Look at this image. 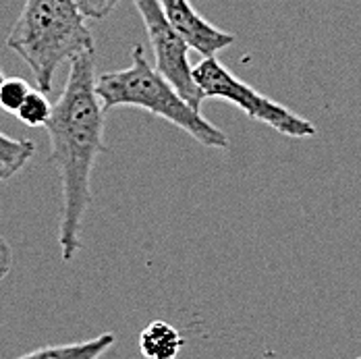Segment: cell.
Returning <instances> with one entry per match:
<instances>
[{
	"mask_svg": "<svg viewBox=\"0 0 361 359\" xmlns=\"http://www.w3.org/2000/svg\"><path fill=\"white\" fill-rule=\"evenodd\" d=\"M50 114H52V104L46 98V92L42 90H30V94L15 112V116L27 127H44Z\"/></svg>",
	"mask_w": 361,
	"mask_h": 359,
	"instance_id": "obj_10",
	"label": "cell"
},
{
	"mask_svg": "<svg viewBox=\"0 0 361 359\" xmlns=\"http://www.w3.org/2000/svg\"><path fill=\"white\" fill-rule=\"evenodd\" d=\"M137 345L144 358L173 359L183 349V336L175 326L162 320H154L140 332Z\"/></svg>",
	"mask_w": 361,
	"mask_h": 359,
	"instance_id": "obj_7",
	"label": "cell"
},
{
	"mask_svg": "<svg viewBox=\"0 0 361 359\" xmlns=\"http://www.w3.org/2000/svg\"><path fill=\"white\" fill-rule=\"evenodd\" d=\"M36 154V144L32 140H13L0 133V183L17 175Z\"/></svg>",
	"mask_w": 361,
	"mask_h": 359,
	"instance_id": "obj_9",
	"label": "cell"
},
{
	"mask_svg": "<svg viewBox=\"0 0 361 359\" xmlns=\"http://www.w3.org/2000/svg\"><path fill=\"white\" fill-rule=\"evenodd\" d=\"M133 4L137 6L140 15L144 19L145 32H147L152 50H154L156 69L177 87V92L191 107L200 110L202 102H204V94L200 92V87L193 79V69H191L189 56H187V52H189L187 42L164 17L158 0H133Z\"/></svg>",
	"mask_w": 361,
	"mask_h": 359,
	"instance_id": "obj_5",
	"label": "cell"
},
{
	"mask_svg": "<svg viewBox=\"0 0 361 359\" xmlns=\"http://www.w3.org/2000/svg\"><path fill=\"white\" fill-rule=\"evenodd\" d=\"M114 343V334H100L92 341H81L73 345H54V347H42L36 351L25 353V359H96L104 355Z\"/></svg>",
	"mask_w": 361,
	"mask_h": 359,
	"instance_id": "obj_8",
	"label": "cell"
},
{
	"mask_svg": "<svg viewBox=\"0 0 361 359\" xmlns=\"http://www.w3.org/2000/svg\"><path fill=\"white\" fill-rule=\"evenodd\" d=\"M50 138V160L63 185L59 245L65 262L81 248L83 216L92 204V171L104 145V110L96 94L94 50L71 61V71L59 102L44 125Z\"/></svg>",
	"mask_w": 361,
	"mask_h": 359,
	"instance_id": "obj_1",
	"label": "cell"
},
{
	"mask_svg": "<svg viewBox=\"0 0 361 359\" xmlns=\"http://www.w3.org/2000/svg\"><path fill=\"white\" fill-rule=\"evenodd\" d=\"M158 2L162 6L164 17L187 42V46L197 50L202 56H216V52L228 48L235 42L233 34L218 30L204 17H200L189 0H158Z\"/></svg>",
	"mask_w": 361,
	"mask_h": 359,
	"instance_id": "obj_6",
	"label": "cell"
},
{
	"mask_svg": "<svg viewBox=\"0 0 361 359\" xmlns=\"http://www.w3.org/2000/svg\"><path fill=\"white\" fill-rule=\"evenodd\" d=\"M2 79H4V73H2V69H0V83H2Z\"/></svg>",
	"mask_w": 361,
	"mask_h": 359,
	"instance_id": "obj_13",
	"label": "cell"
},
{
	"mask_svg": "<svg viewBox=\"0 0 361 359\" xmlns=\"http://www.w3.org/2000/svg\"><path fill=\"white\" fill-rule=\"evenodd\" d=\"M30 85L23 79H2L0 83V107L6 112L15 114L17 108L21 107V102L25 100V96L30 94Z\"/></svg>",
	"mask_w": 361,
	"mask_h": 359,
	"instance_id": "obj_11",
	"label": "cell"
},
{
	"mask_svg": "<svg viewBox=\"0 0 361 359\" xmlns=\"http://www.w3.org/2000/svg\"><path fill=\"white\" fill-rule=\"evenodd\" d=\"M96 94L102 110L135 107L173 123L206 147H226L228 138L191 107L177 87L145 61L144 48L133 46L131 65L96 77Z\"/></svg>",
	"mask_w": 361,
	"mask_h": 359,
	"instance_id": "obj_3",
	"label": "cell"
},
{
	"mask_svg": "<svg viewBox=\"0 0 361 359\" xmlns=\"http://www.w3.org/2000/svg\"><path fill=\"white\" fill-rule=\"evenodd\" d=\"M75 6L90 19H104L121 0H73Z\"/></svg>",
	"mask_w": 361,
	"mask_h": 359,
	"instance_id": "obj_12",
	"label": "cell"
},
{
	"mask_svg": "<svg viewBox=\"0 0 361 359\" xmlns=\"http://www.w3.org/2000/svg\"><path fill=\"white\" fill-rule=\"evenodd\" d=\"M6 46L32 69L37 90L48 94L56 69L65 61L92 52L94 37L73 0H25Z\"/></svg>",
	"mask_w": 361,
	"mask_h": 359,
	"instance_id": "obj_2",
	"label": "cell"
},
{
	"mask_svg": "<svg viewBox=\"0 0 361 359\" xmlns=\"http://www.w3.org/2000/svg\"><path fill=\"white\" fill-rule=\"evenodd\" d=\"M193 79L200 92L204 94V98L228 100L235 107L241 108L250 118L270 125L283 135L289 138L316 135V127L310 121L293 114L289 108L255 92L247 83L237 79L224 65H220L216 56H204V61L193 67Z\"/></svg>",
	"mask_w": 361,
	"mask_h": 359,
	"instance_id": "obj_4",
	"label": "cell"
}]
</instances>
